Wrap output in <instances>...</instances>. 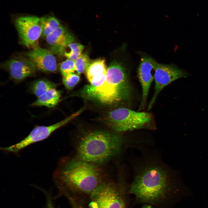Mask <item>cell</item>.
Masks as SVG:
<instances>
[{
  "mask_svg": "<svg viewBox=\"0 0 208 208\" xmlns=\"http://www.w3.org/2000/svg\"><path fill=\"white\" fill-rule=\"evenodd\" d=\"M53 177L55 184L62 191L90 194L107 176L101 165L76 157L61 159Z\"/></svg>",
  "mask_w": 208,
  "mask_h": 208,
  "instance_id": "1",
  "label": "cell"
},
{
  "mask_svg": "<svg viewBox=\"0 0 208 208\" xmlns=\"http://www.w3.org/2000/svg\"><path fill=\"white\" fill-rule=\"evenodd\" d=\"M125 142L120 134L114 132L88 131L81 135L76 142V157L102 166L120 153Z\"/></svg>",
  "mask_w": 208,
  "mask_h": 208,
  "instance_id": "2",
  "label": "cell"
},
{
  "mask_svg": "<svg viewBox=\"0 0 208 208\" xmlns=\"http://www.w3.org/2000/svg\"><path fill=\"white\" fill-rule=\"evenodd\" d=\"M79 93L82 97L102 104L116 105L129 101L133 90L126 68L114 61L107 69L105 80L101 85L96 88L86 85Z\"/></svg>",
  "mask_w": 208,
  "mask_h": 208,
  "instance_id": "3",
  "label": "cell"
},
{
  "mask_svg": "<svg viewBox=\"0 0 208 208\" xmlns=\"http://www.w3.org/2000/svg\"><path fill=\"white\" fill-rule=\"evenodd\" d=\"M172 176L161 166H148L136 174L129 192L140 202L157 203L164 199L170 190L174 178Z\"/></svg>",
  "mask_w": 208,
  "mask_h": 208,
  "instance_id": "4",
  "label": "cell"
},
{
  "mask_svg": "<svg viewBox=\"0 0 208 208\" xmlns=\"http://www.w3.org/2000/svg\"><path fill=\"white\" fill-rule=\"evenodd\" d=\"M122 183L107 177L90 194V208H125Z\"/></svg>",
  "mask_w": 208,
  "mask_h": 208,
  "instance_id": "5",
  "label": "cell"
},
{
  "mask_svg": "<svg viewBox=\"0 0 208 208\" xmlns=\"http://www.w3.org/2000/svg\"><path fill=\"white\" fill-rule=\"evenodd\" d=\"M152 120L148 113L136 112L125 107L114 109L105 118L106 125L114 132L120 133L148 128Z\"/></svg>",
  "mask_w": 208,
  "mask_h": 208,
  "instance_id": "6",
  "label": "cell"
},
{
  "mask_svg": "<svg viewBox=\"0 0 208 208\" xmlns=\"http://www.w3.org/2000/svg\"><path fill=\"white\" fill-rule=\"evenodd\" d=\"M82 111V110L80 109L64 120L49 126H37L21 141L10 146L1 148V149L6 152L18 153L31 144L47 138L53 132L68 123L80 114Z\"/></svg>",
  "mask_w": 208,
  "mask_h": 208,
  "instance_id": "7",
  "label": "cell"
},
{
  "mask_svg": "<svg viewBox=\"0 0 208 208\" xmlns=\"http://www.w3.org/2000/svg\"><path fill=\"white\" fill-rule=\"evenodd\" d=\"M15 25L21 44L31 49L39 46L42 35L40 18L35 16L19 17L16 19Z\"/></svg>",
  "mask_w": 208,
  "mask_h": 208,
  "instance_id": "8",
  "label": "cell"
},
{
  "mask_svg": "<svg viewBox=\"0 0 208 208\" xmlns=\"http://www.w3.org/2000/svg\"><path fill=\"white\" fill-rule=\"evenodd\" d=\"M154 71V92L148 105V110L151 108L158 94L165 87L177 79L189 75L187 72L176 66L158 63Z\"/></svg>",
  "mask_w": 208,
  "mask_h": 208,
  "instance_id": "9",
  "label": "cell"
},
{
  "mask_svg": "<svg viewBox=\"0 0 208 208\" xmlns=\"http://www.w3.org/2000/svg\"><path fill=\"white\" fill-rule=\"evenodd\" d=\"M155 60L146 55L141 57L138 74L142 90V97L138 110L143 109L145 106L149 88L154 76L152 74L157 64Z\"/></svg>",
  "mask_w": 208,
  "mask_h": 208,
  "instance_id": "10",
  "label": "cell"
},
{
  "mask_svg": "<svg viewBox=\"0 0 208 208\" xmlns=\"http://www.w3.org/2000/svg\"><path fill=\"white\" fill-rule=\"evenodd\" d=\"M3 67L8 72L14 81H21L34 75L37 69L34 64L29 59L16 57L10 59L3 64Z\"/></svg>",
  "mask_w": 208,
  "mask_h": 208,
  "instance_id": "11",
  "label": "cell"
},
{
  "mask_svg": "<svg viewBox=\"0 0 208 208\" xmlns=\"http://www.w3.org/2000/svg\"><path fill=\"white\" fill-rule=\"evenodd\" d=\"M27 57L35 65L36 69L46 73H54L57 69V63L54 55L49 49L39 46L26 53Z\"/></svg>",
  "mask_w": 208,
  "mask_h": 208,
  "instance_id": "12",
  "label": "cell"
},
{
  "mask_svg": "<svg viewBox=\"0 0 208 208\" xmlns=\"http://www.w3.org/2000/svg\"><path fill=\"white\" fill-rule=\"evenodd\" d=\"M49 49L54 55L60 56L67 45L75 40L74 37L61 25L45 38Z\"/></svg>",
  "mask_w": 208,
  "mask_h": 208,
  "instance_id": "13",
  "label": "cell"
},
{
  "mask_svg": "<svg viewBox=\"0 0 208 208\" xmlns=\"http://www.w3.org/2000/svg\"><path fill=\"white\" fill-rule=\"evenodd\" d=\"M107 69L104 59L92 62L85 71L90 84L89 87L96 88L101 85L105 81Z\"/></svg>",
  "mask_w": 208,
  "mask_h": 208,
  "instance_id": "14",
  "label": "cell"
},
{
  "mask_svg": "<svg viewBox=\"0 0 208 208\" xmlns=\"http://www.w3.org/2000/svg\"><path fill=\"white\" fill-rule=\"evenodd\" d=\"M61 92L55 88H52L40 96L31 105L34 106H44L48 108L55 107L60 101Z\"/></svg>",
  "mask_w": 208,
  "mask_h": 208,
  "instance_id": "15",
  "label": "cell"
},
{
  "mask_svg": "<svg viewBox=\"0 0 208 208\" xmlns=\"http://www.w3.org/2000/svg\"><path fill=\"white\" fill-rule=\"evenodd\" d=\"M40 19L41 36L44 38L51 34L61 25L58 19L53 16H45Z\"/></svg>",
  "mask_w": 208,
  "mask_h": 208,
  "instance_id": "16",
  "label": "cell"
},
{
  "mask_svg": "<svg viewBox=\"0 0 208 208\" xmlns=\"http://www.w3.org/2000/svg\"><path fill=\"white\" fill-rule=\"evenodd\" d=\"M57 84L46 79H39L34 81L31 85L30 90L36 96L38 97L49 90L55 88Z\"/></svg>",
  "mask_w": 208,
  "mask_h": 208,
  "instance_id": "17",
  "label": "cell"
},
{
  "mask_svg": "<svg viewBox=\"0 0 208 208\" xmlns=\"http://www.w3.org/2000/svg\"><path fill=\"white\" fill-rule=\"evenodd\" d=\"M70 50L64 52L65 56L68 59L75 61L82 54L83 49V46L78 43L71 42L67 46Z\"/></svg>",
  "mask_w": 208,
  "mask_h": 208,
  "instance_id": "18",
  "label": "cell"
},
{
  "mask_svg": "<svg viewBox=\"0 0 208 208\" xmlns=\"http://www.w3.org/2000/svg\"><path fill=\"white\" fill-rule=\"evenodd\" d=\"M74 61L76 71L78 75L85 72L92 62L86 54H82Z\"/></svg>",
  "mask_w": 208,
  "mask_h": 208,
  "instance_id": "19",
  "label": "cell"
},
{
  "mask_svg": "<svg viewBox=\"0 0 208 208\" xmlns=\"http://www.w3.org/2000/svg\"><path fill=\"white\" fill-rule=\"evenodd\" d=\"M63 83L68 89L71 90L78 83L80 79L79 75L73 73L63 75Z\"/></svg>",
  "mask_w": 208,
  "mask_h": 208,
  "instance_id": "20",
  "label": "cell"
},
{
  "mask_svg": "<svg viewBox=\"0 0 208 208\" xmlns=\"http://www.w3.org/2000/svg\"><path fill=\"white\" fill-rule=\"evenodd\" d=\"M59 69L62 75L74 73L76 71L75 61L66 60L60 64Z\"/></svg>",
  "mask_w": 208,
  "mask_h": 208,
  "instance_id": "21",
  "label": "cell"
},
{
  "mask_svg": "<svg viewBox=\"0 0 208 208\" xmlns=\"http://www.w3.org/2000/svg\"><path fill=\"white\" fill-rule=\"evenodd\" d=\"M42 190L44 193L46 197V208H54L51 194L44 190Z\"/></svg>",
  "mask_w": 208,
  "mask_h": 208,
  "instance_id": "22",
  "label": "cell"
},
{
  "mask_svg": "<svg viewBox=\"0 0 208 208\" xmlns=\"http://www.w3.org/2000/svg\"><path fill=\"white\" fill-rule=\"evenodd\" d=\"M142 208H153L151 206L146 205L143 206Z\"/></svg>",
  "mask_w": 208,
  "mask_h": 208,
  "instance_id": "23",
  "label": "cell"
}]
</instances>
